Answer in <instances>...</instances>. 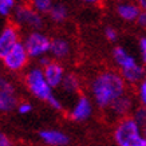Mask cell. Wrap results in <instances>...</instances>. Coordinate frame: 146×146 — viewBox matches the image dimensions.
<instances>
[{"label":"cell","mask_w":146,"mask_h":146,"mask_svg":"<svg viewBox=\"0 0 146 146\" xmlns=\"http://www.w3.org/2000/svg\"><path fill=\"white\" fill-rule=\"evenodd\" d=\"M91 94L98 107L109 109L118 98L126 94V82L115 71H103L91 82Z\"/></svg>","instance_id":"obj_1"},{"label":"cell","mask_w":146,"mask_h":146,"mask_svg":"<svg viewBox=\"0 0 146 146\" xmlns=\"http://www.w3.org/2000/svg\"><path fill=\"white\" fill-rule=\"evenodd\" d=\"M26 86L35 98L47 102L50 106L55 109V110H62L63 107L62 103L55 97V94L52 91L54 89L50 86V83L46 79L42 67H34V68H31L27 72Z\"/></svg>","instance_id":"obj_2"},{"label":"cell","mask_w":146,"mask_h":146,"mask_svg":"<svg viewBox=\"0 0 146 146\" xmlns=\"http://www.w3.org/2000/svg\"><path fill=\"white\" fill-rule=\"evenodd\" d=\"M143 139L142 127L133 117L119 119L114 129V141L117 146H139Z\"/></svg>","instance_id":"obj_3"},{"label":"cell","mask_w":146,"mask_h":146,"mask_svg":"<svg viewBox=\"0 0 146 146\" xmlns=\"http://www.w3.org/2000/svg\"><path fill=\"white\" fill-rule=\"evenodd\" d=\"M23 44L26 47L30 58H39L40 59L47 52H50L51 39L48 36H46L44 34H42V32L34 31L26 36Z\"/></svg>","instance_id":"obj_4"},{"label":"cell","mask_w":146,"mask_h":146,"mask_svg":"<svg viewBox=\"0 0 146 146\" xmlns=\"http://www.w3.org/2000/svg\"><path fill=\"white\" fill-rule=\"evenodd\" d=\"M28 59H30V55L27 52L26 47H24L22 42H19L1 60H3V64H4L7 70L16 72V71L23 70L27 66Z\"/></svg>","instance_id":"obj_5"},{"label":"cell","mask_w":146,"mask_h":146,"mask_svg":"<svg viewBox=\"0 0 146 146\" xmlns=\"http://www.w3.org/2000/svg\"><path fill=\"white\" fill-rule=\"evenodd\" d=\"M13 18L18 24L31 27V28H40L43 20L40 18V13L30 7V5H19L15 8Z\"/></svg>","instance_id":"obj_6"},{"label":"cell","mask_w":146,"mask_h":146,"mask_svg":"<svg viewBox=\"0 0 146 146\" xmlns=\"http://www.w3.org/2000/svg\"><path fill=\"white\" fill-rule=\"evenodd\" d=\"M19 42L18 28L12 24L5 26L0 32V59H3Z\"/></svg>","instance_id":"obj_7"},{"label":"cell","mask_w":146,"mask_h":146,"mask_svg":"<svg viewBox=\"0 0 146 146\" xmlns=\"http://www.w3.org/2000/svg\"><path fill=\"white\" fill-rule=\"evenodd\" d=\"M91 114H93V103L87 97L82 95L78 98L74 107L71 109L70 118L72 121H76V122H82V121H86L87 118H90Z\"/></svg>","instance_id":"obj_8"},{"label":"cell","mask_w":146,"mask_h":146,"mask_svg":"<svg viewBox=\"0 0 146 146\" xmlns=\"http://www.w3.org/2000/svg\"><path fill=\"white\" fill-rule=\"evenodd\" d=\"M43 74L52 89L58 87V86H62V82L64 79V75H66L62 64L58 62H52V60L46 67H43Z\"/></svg>","instance_id":"obj_9"},{"label":"cell","mask_w":146,"mask_h":146,"mask_svg":"<svg viewBox=\"0 0 146 146\" xmlns=\"http://www.w3.org/2000/svg\"><path fill=\"white\" fill-rule=\"evenodd\" d=\"M113 58H114L115 64L119 67L121 72L131 70V68H134V67H137L139 64L137 62V59L130 52H127L123 47H115L113 50Z\"/></svg>","instance_id":"obj_10"},{"label":"cell","mask_w":146,"mask_h":146,"mask_svg":"<svg viewBox=\"0 0 146 146\" xmlns=\"http://www.w3.org/2000/svg\"><path fill=\"white\" fill-rule=\"evenodd\" d=\"M39 137L48 146H66L70 142L68 135L59 130H42Z\"/></svg>","instance_id":"obj_11"},{"label":"cell","mask_w":146,"mask_h":146,"mask_svg":"<svg viewBox=\"0 0 146 146\" xmlns=\"http://www.w3.org/2000/svg\"><path fill=\"white\" fill-rule=\"evenodd\" d=\"M109 110L121 119H123L127 117V114H130V111L133 110V98L125 94L121 98H118L117 101L109 107Z\"/></svg>","instance_id":"obj_12"},{"label":"cell","mask_w":146,"mask_h":146,"mask_svg":"<svg viewBox=\"0 0 146 146\" xmlns=\"http://www.w3.org/2000/svg\"><path fill=\"white\" fill-rule=\"evenodd\" d=\"M141 12V8L131 1H122L117 5V13L119 15L121 19H123L126 22H137Z\"/></svg>","instance_id":"obj_13"},{"label":"cell","mask_w":146,"mask_h":146,"mask_svg":"<svg viewBox=\"0 0 146 146\" xmlns=\"http://www.w3.org/2000/svg\"><path fill=\"white\" fill-rule=\"evenodd\" d=\"M50 52L58 59H63L70 54V44H68L67 40L62 39V38H55V39L51 40Z\"/></svg>","instance_id":"obj_14"},{"label":"cell","mask_w":146,"mask_h":146,"mask_svg":"<svg viewBox=\"0 0 146 146\" xmlns=\"http://www.w3.org/2000/svg\"><path fill=\"white\" fill-rule=\"evenodd\" d=\"M16 97L15 93H5L0 91V111L1 113H8L16 107Z\"/></svg>","instance_id":"obj_15"},{"label":"cell","mask_w":146,"mask_h":146,"mask_svg":"<svg viewBox=\"0 0 146 146\" xmlns=\"http://www.w3.org/2000/svg\"><path fill=\"white\" fill-rule=\"evenodd\" d=\"M50 18L52 19L54 22L56 23H62L67 19V8L64 4H54L51 11H50Z\"/></svg>","instance_id":"obj_16"},{"label":"cell","mask_w":146,"mask_h":146,"mask_svg":"<svg viewBox=\"0 0 146 146\" xmlns=\"http://www.w3.org/2000/svg\"><path fill=\"white\" fill-rule=\"evenodd\" d=\"M62 87L66 93H76L79 90V79L74 74H66L62 82Z\"/></svg>","instance_id":"obj_17"},{"label":"cell","mask_w":146,"mask_h":146,"mask_svg":"<svg viewBox=\"0 0 146 146\" xmlns=\"http://www.w3.org/2000/svg\"><path fill=\"white\" fill-rule=\"evenodd\" d=\"M52 5V0H31V7L39 13H50Z\"/></svg>","instance_id":"obj_18"},{"label":"cell","mask_w":146,"mask_h":146,"mask_svg":"<svg viewBox=\"0 0 146 146\" xmlns=\"http://www.w3.org/2000/svg\"><path fill=\"white\" fill-rule=\"evenodd\" d=\"M133 118L137 121V123L141 127H145L146 126V107L139 106L138 109H135Z\"/></svg>","instance_id":"obj_19"},{"label":"cell","mask_w":146,"mask_h":146,"mask_svg":"<svg viewBox=\"0 0 146 146\" xmlns=\"http://www.w3.org/2000/svg\"><path fill=\"white\" fill-rule=\"evenodd\" d=\"M15 8V0H0V15L8 16Z\"/></svg>","instance_id":"obj_20"},{"label":"cell","mask_w":146,"mask_h":146,"mask_svg":"<svg viewBox=\"0 0 146 146\" xmlns=\"http://www.w3.org/2000/svg\"><path fill=\"white\" fill-rule=\"evenodd\" d=\"M137 98L141 106H145L146 107V75L145 78L141 80V83L138 84L137 87Z\"/></svg>","instance_id":"obj_21"},{"label":"cell","mask_w":146,"mask_h":146,"mask_svg":"<svg viewBox=\"0 0 146 146\" xmlns=\"http://www.w3.org/2000/svg\"><path fill=\"white\" fill-rule=\"evenodd\" d=\"M0 91H5V93H15V87L12 83H9L7 79L0 76Z\"/></svg>","instance_id":"obj_22"},{"label":"cell","mask_w":146,"mask_h":146,"mask_svg":"<svg viewBox=\"0 0 146 146\" xmlns=\"http://www.w3.org/2000/svg\"><path fill=\"white\" fill-rule=\"evenodd\" d=\"M105 36H106L107 40L115 42V40L118 39V32H117V30L113 28V27H107L106 30H105Z\"/></svg>","instance_id":"obj_23"},{"label":"cell","mask_w":146,"mask_h":146,"mask_svg":"<svg viewBox=\"0 0 146 146\" xmlns=\"http://www.w3.org/2000/svg\"><path fill=\"white\" fill-rule=\"evenodd\" d=\"M18 111L23 115L30 114V113L32 111V105L31 103H28V102H22V103H19L18 105Z\"/></svg>","instance_id":"obj_24"},{"label":"cell","mask_w":146,"mask_h":146,"mask_svg":"<svg viewBox=\"0 0 146 146\" xmlns=\"http://www.w3.org/2000/svg\"><path fill=\"white\" fill-rule=\"evenodd\" d=\"M139 54H141V59L142 62L146 64V36H142L141 39H139Z\"/></svg>","instance_id":"obj_25"},{"label":"cell","mask_w":146,"mask_h":146,"mask_svg":"<svg viewBox=\"0 0 146 146\" xmlns=\"http://www.w3.org/2000/svg\"><path fill=\"white\" fill-rule=\"evenodd\" d=\"M0 146H12L9 138L4 133H1V131H0Z\"/></svg>","instance_id":"obj_26"},{"label":"cell","mask_w":146,"mask_h":146,"mask_svg":"<svg viewBox=\"0 0 146 146\" xmlns=\"http://www.w3.org/2000/svg\"><path fill=\"white\" fill-rule=\"evenodd\" d=\"M137 23L139 26L142 27H146V11H142L141 15H139V18L137 19Z\"/></svg>","instance_id":"obj_27"},{"label":"cell","mask_w":146,"mask_h":146,"mask_svg":"<svg viewBox=\"0 0 146 146\" xmlns=\"http://www.w3.org/2000/svg\"><path fill=\"white\" fill-rule=\"evenodd\" d=\"M134 3L141 8V11H146V0H134Z\"/></svg>","instance_id":"obj_28"},{"label":"cell","mask_w":146,"mask_h":146,"mask_svg":"<svg viewBox=\"0 0 146 146\" xmlns=\"http://www.w3.org/2000/svg\"><path fill=\"white\" fill-rule=\"evenodd\" d=\"M84 3H87V4H97V3H99L101 0H83Z\"/></svg>","instance_id":"obj_29"},{"label":"cell","mask_w":146,"mask_h":146,"mask_svg":"<svg viewBox=\"0 0 146 146\" xmlns=\"http://www.w3.org/2000/svg\"><path fill=\"white\" fill-rule=\"evenodd\" d=\"M142 134H143V137L146 138V126L145 127H142Z\"/></svg>","instance_id":"obj_30"},{"label":"cell","mask_w":146,"mask_h":146,"mask_svg":"<svg viewBox=\"0 0 146 146\" xmlns=\"http://www.w3.org/2000/svg\"><path fill=\"white\" fill-rule=\"evenodd\" d=\"M139 146H146V138H145V139H143V141L141 142V143H139Z\"/></svg>","instance_id":"obj_31"}]
</instances>
